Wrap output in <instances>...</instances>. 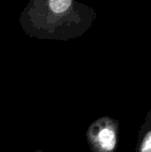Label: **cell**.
I'll use <instances>...</instances> for the list:
<instances>
[{
  "label": "cell",
  "mask_w": 151,
  "mask_h": 152,
  "mask_svg": "<svg viewBox=\"0 0 151 152\" xmlns=\"http://www.w3.org/2000/svg\"><path fill=\"white\" fill-rule=\"evenodd\" d=\"M94 18L92 8L73 0H32L20 23L28 37L64 41L81 37Z\"/></svg>",
  "instance_id": "cell-1"
},
{
  "label": "cell",
  "mask_w": 151,
  "mask_h": 152,
  "mask_svg": "<svg viewBox=\"0 0 151 152\" xmlns=\"http://www.w3.org/2000/svg\"><path fill=\"white\" fill-rule=\"evenodd\" d=\"M118 124L110 118H101L87 129L86 139L92 152H115L117 144Z\"/></svg>",
  "instance_id": "cell-2"
},
{
  "label": "cell",
  "mask_w": 151,
  "mask_h": 152,
  "mask_svg": "<svg viewBox=\"0 0 151 152\" xmlns=\"http://www.w3.org/2000/svg\"><path fill=\"white\" fill-rule=\"evenodd\" d=\"M140 152H151V131L145 135L140 147Z\"/></svg>",
  "instance_id": "cell-3"
},
{
  "label": "cell",
  "mask_w": 151,
  "mask_h": 152,
  "mask_svg": "<svg viewBox=\"0 0 151 152\" xmlns=\"http://www.w3.org/2000/svg\"><path fill=\"white\" fill-rule=\"evenodd\" d=\"M34 152H43L41 150H37V151H34Z\"/></svg>",
  "instance_id": "cell-4"
}]
</instances>
